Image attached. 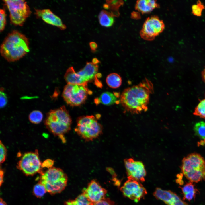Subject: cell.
<instances>
[{"mask_svg": "<svg viewBox=\"0 0 205 205\" xmlns=\"http://www.w3.org/2000/svg\"><path fill=\"white\" fill-rule=\"evenodd\" d=\"M98 65L92 62H87L85 67L77 73L87 83L93 80L97 74Z\"/></svg>", "mask_w": 205, "mask_h": 205, "instance_id": "2e32d148", "label": "cell"}, {"mask_svg": "<svg viewBox=\"0 0 205 205\" xmlns=\"http://www.w3.org/2000/svg\"><path fill=\"white\" fill-rule=\"evenodd\" d=\"M114 16L111 13L105 10H102L99 14L98 18L100 24L104 27L112 26L114 22Z\"/></svg>", "mask_w": 205, "mask_h": 205, "instance_id": "ffe728a7", "label": "cell"}, {"mask_svg": "<svg viewBox=\"0 0 205 205\" xmlns=\"http://www.w3.org/2000/svg\"><path fill=\"white\" fill-rule=\"evenodd\" d=\"M192 13L194 15L200 17L202 15L203 10L205 9V6L200 0H198L196 4L192 6Z\"/></svg>", "mask_w": 205, "mask_h": 205, "instance_id": "f1b7e54d", "label": "cell"}, {"mask_svg": "<svg viewBox=\"0 0 205 205\" xmlns=\"http://www.w3.org/2000/svg\"><path fill=\"white\" fill-rule=\"evenodd\" d=\"M107 190L98 182L93 180L88 184L86 188L83 190V194L93 203L105 198Z\"/></svg>", "mask_w": 205, "mask_h": 205, "instance_id": "4fadbf2b", "label": "cell"}, {"mask_svg": "<svg viewBox=\"0 0 205 205\" xmlns=\"http://www.w3.org/2000/svg\"><path fill=\"white\" fill-rule=\"evenodd\" d=\"M0 162L1 164L3 163L6 160L7 156V150L6 147L2 143L1 141H0Z\"/></svg>", "mask_w": 205, "mask_h": 205, "instance_id": "4dcf8cb0", "label": "cell"}, {"mask_svg": "<svg viewBox=\"0 0 205 205\" xmlns=\"http://www.w3.org/2000/svg\"><path fill=\"white\" fill-rule=\"evenodd\" d=\"M65 203V205H93V204L83 193L75 199L69 200L66 201Z\"/></svg>", "mask_w": 205, "mask_h": 205, "instance_id": "603a6c76", "label": "cell"}, {"mask_svg": "<svg viewBox=\"0 0 205 205\" xmlns=\"http://www.w3.org/2000/svg\"><path fill=\"white\" fill-rule=\"evenodd\" d=\"M154 91L153 83L146 78L139 84L125 89L120 98L124 112L133 114L146 111L150 95Z\"/></svg>", "mask_w": 205, "mask_h": 205, "instance_id": "6da1fadb", "label": "cell"}, {"mask_svg": "<svg viewBox=\"0 0 205 205\" xmlns=\"http://www.w3.org/2000/svg\"><path fill=\"white\" fill-rule=\"evenodd\" d=\"M201 75L202 79L205 83V67L202 72Z\"/></svg>", "mask_w": 205, "mask_h": 205, "instance_id": "8d00e7d4", "label": "cell"}, {"mask_svg": "<svg viewBox=\"0 0 205 205\" xmlns=\"http://www.w3.org/2000/svg\"><path fill=\"white\" fill-rule=\"evenodd\" d=\"M71 123V118L64 106L50 110L44 121L47 129L63 143L66 141L64 135L70 130Z\"/></svg>", "mask_w": 205, "mask_h": 205, "instance_id": "3957f363", "label": "cell"}, {"mask_svg": "<svg viewBox=\"0 0 205 205\" xmlns=\"http://www.w3.org/2000/svg\"><path fill=\"white\" fill-rule=\"evenodd\" d=\"M75 130L82 139L91 141L102 134V126L94 116H84L77 118Z\"/></svg>", "mask_w": 205, "mask_h": 205, "instance_id": "5b68a950", "label": "cell"}, {"mask_svg": "<svg viewBox=\"0 0 205 205\" xmlns=\"http://www.w3.org/2000/svg\"><path fill=\"white\" fill-rule=\"evenodd\" d=\"M35 14L37 17L41 18L47 24L57 27L61 30H64L66 28L61 19L49 9H35Z\"/></svg>", "mask_w": 205, "mask_h": 205, "instance_id": "9a60e30c", "label": "cell"}, {"mask_svg": "<svg viewBox=\"0 0 205 205\" xmlns=\"http://www.w3.org/2000/svg\"><path fill=\"white\" fill-rule=\"evenodd\" d=\"M10 13L11 22L15 26H22L31 12L27 2L24 0H4Z\"/></svg>", "mask_w": 205, "mask_h": 205, "instance_id": "8992f818", "label": "cell"}, {"mask_svg": "<svg viewBox=\"0 0 205 205\" xmlns=\"http://www.w3.org/2000/svg\"><path fill=\"white\" fill-rule=\"evenodd\" d=\"M180 168L184 175L205 171V160L200 154L192 153L183 159Z\"/></svg>", "mask_w": 205, "mask_h": 205, "instance_id": "8fae6325", "label": "cell"}, {"mask_svg": "<svg viewBox=\"0 0 205 205\" xmlns=\"http://www.w3.org/2000/svg\"><path fill=\"white\" fill-rule=\"evenodd\" d=\"M43 115L42 112L38 110H35L32 112L29 116V119L32 123L38 124L42 121Z\"/></svg>", "mask_w": 205, "mask_h": 205, "instance_id": "484cf974", "label": "cell"}, {"mask_svg": "<svg viewBox=\"0 0 205 205\" xmlns=\"http://www.w3.org/2000/svg\"><path fill=\"white\" fill-rule=\"evenodd\" d=\"M193 114L205 119V99L200 101L195 107Z\"/></svg>", "mask_w": 205, "mask_h": 205, "instance_id": "d4e9b609", "label": "cell"}, {"mask_svg": "<svg viewBox=\"0 0 205 205\" xmlns=\"http://www.w3.org/2000/svg\"><path fill=\"white\" fill-rule=\"evenodd\" d=\"M153 194L156 198L162 200L167 205H189L176 194L169 190L157 188Z\"/></svg>", "mask_w": 205, "mask_h": 205, "instance_id": "5bb4252c", "label": "cell"}, {"mask_svg": "<svg viewBox=\"0 0 205 205\" xmlns=\"http://www.w3.org/2000/svg\"><path fill=\"white\" fill-rule=\"evenodd\" d=\"M42 164L36 149L34 152L25 153L18 162L17 167L26 175L32 176L42 171Z\"/></svg>", "mask_w": 205, "mask_h": 205, "instance_id": "ba28073f", "label": "cell"}, {"mask_svg": "<svg viewBox=\"0 0 205 205\" xmlns=\"http://www.w3.org/2000/svg\"><path fill=\"white\" fill-rule=\"evenodd\" d=\"M54 161L51 159H47L45 160L42 164V168L46 167L48 169L53 167Z\"/></svg>", "mask_w": 205, "mask_h": 205, "instance_id": "836d02e7", "label": "cell"}, {"mask_svg": "<svg viewBox=\"0 0 205 205\" xmlns=\"http://www.w3.org/2000/svg\"><path fill=\"white\" fill-rule=\"evenodd\" d=\"M33 191L34 196L38 198L42 197L47 192L44 185L39 182L34 186Z\"/></svg>", "mask_w": 205, "mask_h": 205, "instance_id": "83f0119b", "label": "cell"}, {"mask_svg": "<svg viewBox=\"0 0 205 205\" xmlns=\"http://www.w3.org/2000/svg\"><path fill=\"white\" fill-rule=\"evenodd\" d=\"M89 45L91 51L93 52H95L98 47L97 44L95 42H91L89 43Z\"/></svg>", "mask_w": 205, "mask_h": 205, "instance_id": "e575fe53", "label": "cell"}, {"mask_svg": "<svg viewBox=\"0 0 205 205\" xmlns=\"http://www.w3.org/2000/svg\"><path fill=\"white\" fill-rule=\"evenodd\" d=\"M106 81L108 85L110 87L116 89L119 87L121 85L122 79L118 74L112 73L107 76Z\"/></svg>", "mask_w": 205, "mask_h": 205, "instance_id": "7402d4cb", "label": "cell"}, {"mask_svg": "<svg viewBox=\"0 0 205 205\" xmlns=\"http://www.w3.org/2000/svg\"><path fill=\"white\" fill-rule=\"evenodd\" d=\"M183 195V200L190 201L194 198L198 190L195 188L193 183L190 181L184 186L181 187Z\"/></svg>", "mask_w": 205, "mask_h": 205, "instance_id": "d6986e66", "label": "cell"}, {"mask_svg": "<svg viewBox=\"0 0 205 205\" xmlns=\"http://www.w3.org/2000/svg\"><path fill=\"white\" fill-rule=\"evenodd\" d=\"M124 163L128 179L140 182L145 181L146 172L142 162L130 158L124 159Z\"/></svg>", "mask_w": 205, "mask_h": 205, "instance_id": "7c38bea8", "label": "cell"}, {"mask_svg": "<svg viewBox=\"0 0 205 205\" xmlns=\"http://www.w3.org/2000/svg\"><path fill=\"white\" fill-rule=\"evenodd\" d=\"M92 62L95 64H97L100 62V61L96 58H93L92 60Z\"/></svg>", "mask_w": 205, "mask_h": 205, "instance_id": "74e56055", "label": "cell"}, {"mask_svg": "<svg viewBox=\"0 0 205 205\" xmlns=\"http://www.w3.org/2000/svg\"><path fill=\"white\" fill-rule=\"evenodd\" d=\"M93 205H116L114 202L109 198H105L97 202L94 203Z\"/></svg>", "mask_w": 205, "mask_h": 205, "instance_id": "1f68e13d", "label": "cell"}, {"mask_svg": "<svg viewBox=\"0 0 205 205\" xmlns=\"http://www.w3.org/2000/svg\"><path fill=\"white\" fill-rule=\"evenodd\" d=\"M2 91H0V107L3 108L6 104L7 102V98L6 94Z\"/></svg>", "mask_w": 205, "mask_h": 205, "instance_id": "d6a6232c", "label": "cell"}, {"mask_svg": "<svg viewBox=\"0 0 205 205\" xmlns=\"http://www.w3.org/2000/svg\"><path fill=\"white\" fill-rule=\"evenodd\" d=\"M6 14L4 9H0V30L1 32L4 29L6 23Z\"/></svg>", "mask_w": 205, "mask_h": 205, "instance_id": "f546056e", "label": "cell"}, {"mask_svg": "<svg viewBox=\"0 0 205 205\" xmlns=\"http://www.w3.org/2000/svg\"><path fill=\"white\" fill-rule=\"evenodd\" d=\"M64 77L67 84L87 86V83L85 82L81 76L75 72L73 67L68 69Z\"/></svg>", "mask_w": 205, "mask_h": 205, "instance_id": "e0dca14e", "label": "cell"}, {"mask_svg": "<svg viewBox=\"0 0 205 205\" xmlns=\"http://www.w3.org/2000/svg\"><path fill=\"white\" fill-rule=\"evenodd\" d=\"M92 93L87 86L67 84L64 87L62 96L68 104L73 107L82 104L86 100L88 94Z\"/></svg>", "mask_w": 205, "mask_h": 205, "instance_id": "52a82bcc", "label": "cell"}, {"mask_svg": "<svg viewBox=\"0 0 205 205\" xmlns=\"http://www.w3.org/2000/svg\"><path fill=\"white\" fill-rule=\"evenodd\" d=\"M165 27L163 22L157 16H151L147 18L144 22L140 35L144 40H152L163 31Z\"/></svg>", "mask_w": 205, "mask_h": 205, "instance_id": "9c48e42d", "label": "cell"}, {"mask_svg": "<svg viewBox=\"0 0 205 205\" xmlns=\"http://www.w3.org/2000/svg\"><path fill=\"white\" fill-rule=\"evenodd\" d=\"M0 51L2 56L7 61H17L29 52V40L24 34L13 30L5 38Z\"/></svg>", "mask_w": 205, "mask_h": 205, "instance_id": "7a4b0ae2", "label": "cell"}, {"mask_svg": "<svg viewBox=\"0 0 205 205\" xmlns=\"http://www.w3.org/2000/svg\"><path fill=\"white\" fill-rule=\"evenodd\" d=\"M40 173L39 182L44 185L47 192L51 194L61 192L67 186V176L60 168L53 167Z\"/></svg>", "mask_w": 205, "mask_h": 205, "instance_id": "277c9868", "label": "cell"}, {"mask_svg": "<svg viewBox=\"0 0 205 205\" xmlns=\"http://www.w3.org/2000/svg\"><path fill=\"white\" fill-rule=\"evenodd\" d=\"M194 130L196 135L205 139V122L200 121L196 123L194 126Z\"/></svg>", "mask_w": 205, "mask_h": 205, "instance_id": "cb8c5ba5", "label": "cell"}, {"mask_svg": "<svg viewBox=\"0 0 205 205\" xmlns=\"http://www.w3.org/2000/svg\"><path fill=\"white\" fill-rule=\"evenodd\" d=\"M117 96L115 93L105 92L102 93L98 99L100 103L104 105L110 106L118 102Z\"/></svg>", "mask_w": 205, "mask_h": 205, "instance_id": "44dd1931", "label": "cell"}, {"mask_svg": "<svg viewBox=\"0 0 205 205\" xmlns=\"http://www.w3.org/2000/svg\"><path fill=\"white\" fill-rule=\"evenodd\" d=\"M159 7L156 1L140 0L136 1L135 9L142 14L148 13Z\"/></svg>", "mask_w": 205, "mask_h": 205, "instance_id": "ac0fdd59", "label": "cell"}, {"mask_svg": "<svg viewBox=\"0 0 205 205\" xmlns=\"http://www.w3.org/2000/svg\"><path fill=\"white\" fill-rule=\"evenodd\" d=\"M4 171L1 168L0 169V186H1L3 182V178L4 176Z\"/></svg>", "mask_w": 205, "mask_h": 205, "instance_id": "d590c367", "label": "cell"}, {"mask_svg": "<svg viewBox=\"0 0 205 205\" xmlns=\"http://www.w3.org/2000/svg\"><path fill=\"white\" fill-rule=\"evenodd\" d=\"M0 205H7L5 202L1 198H0Z\"/></svg>", "mask_w": 205, "mask_h": 205, "instance_id": "f35d334b", "label": "cell"}, {"mask_svg": "<svg viewBox=\"0 0 205 205\" xmlns=\"http://www.w3.org/2000/svg\"><path fill=\"white\" fill-rule=\"evenodd\" d=\"M106 2L108 6V9L111 11V13L114 16H116L118 14V10L122 2L121 1L114 0H107Z\"/></svg>", "mask_w": 205, "mask_h": 205, "instance_id": "4316f807", "label": "cell"}, {"mask_svg": "<svg viewBox=\"0 0 205 205\" xmlns=\"http://www.w3.org/2000/svg\"><path fill=\"white\" fill-rule=\"evenodd\" d=\"M120 190L124 196L136 202L144 198L147 193L146 189L140 182L130 179L124 183Z\"/></svg>", "mask_w": 205, "mask_h": 205, "instance_id": "30bf717a", "label": "cell"}]
</instances>
